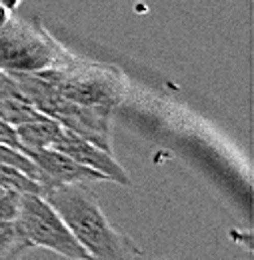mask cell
I'll return each mask as SVG.
<instances>
[{
	"instance_id": "obj_1",
	"label": "cell",
	"mask_w": 254,
	"mask_h": 260,
	"mask_svg": "<svg viewBox=\"0 0 254 260\" xmlns=\"http://www.w3.org/2000/svg\"><path fill=\"white\" fill-rule=\"evenodd\" d=\"M40 196L58 212L90 258L134 260L144 256L128 234L118 232L110 224L94 192L88 188V182L46 186L40 190Z\"/></svg>"
},
{
	"instance_id": "obj_2",
	"label": "cell",
	"mask_w": 254,
	"mask_h": 260,
	"mask_svg": "<svg viewBox=\"0 0 254 260\" xmlns=\"http://www.w3.org/2000/svg\"><path fill=\"white\" fill-rule=\"evenodd\" d=\"M20 92L32 106L44 116L54 118L60 126L100 146L106 152H112V114L110 106H88L62 96L40 72H14L6 70Z\"/></svg>"
},
{
	"instance_id": "obj_3",
	"label": "cell",
	"mask_w": 254,
	"mask_h": 260,
	"mask_svg": "<svg viewBox=\"0 0 254 260\" xmlns=\"http://www.w3.org/2000/svg\"><path fill=\"white\" fill-rule=\"evenodd\" d=\"M36 72H40L62 96L88 106L116 108L128 90L126 74L118 66L90 62L76 56L60 66Z\"/></svg>"
},
{
	"instance_id": "obj_4",
	"label": "cell",
	"mask_w": 254,
	"mask_h": 260,
	"mask_svg": "<svg viewBox=\"0 0 254 260\" xmlns=\"http://www.w3.org/2000/svg\"><path fill=\"white\" fill-rule=\"evenodd\" d=\"M72 54L48 32L40 20L8 18L0 28V68L36 72L70 60Z\"/></svg>"
},
{
	"instance_id": "obj_5",
	"label": "cell",
	"mask_w": 254,
	"mask_h": 260,
	"mask_svg": "<svg viewBox=\"0 0 254 260\" xmlns=\"http://www.w3.org/2000/svg\"><path fill=\"white\" fill-rule=\"evenodd\" d=\"M16 226L30 248H44L58 256L72 260L90 258L82 244L72 236L58 212L36 192H22Z\"/></svg>"
},
{
	"instance_id": "obj_6",
	"label": "cell",
	"mask_w": 254,
	"mask_h": 260,
	"mask_svg": "<svg viewBox=\"0 0 254 260\" xmlns=\"http://www.w3.org/2000/svg\"><path fill=\"white\" fill-rule=\"evenodd\" d=\"M22 152L30 158L38 168L36 182L40 190L54 184H72V182H108V178L92 168L78 164L66 156L64 152L46 146V148H22Z\"/></svg>"
},
{
	"instance_id": "obj_7",
	"label": "cell",
	"mask_w": 254,
	"mask_h": 260,
	"mask_svg": "<svg viewBox=\"0 0 254 260\" xmlns=\"http://www.w3.org/2000/svg\"><path fill=\"white\" fill-rule=\"evenodd\" d=\"M52 148L64 152L66 156H70L72 160H76L78 164H84L88 168H92L96 172L104 174L108 178V182H116L120 186H132L130 174L122 168V164H118V160L112 156V152L102 150L100 146H96L94 142L70 132V130L62 128L60 134L56 136Z\"/></svg>"
},
{
	"instance_id": "obj_8",
	"label": "cell",
	"mask_w": 254,
	"mask_h": 260,
	"mask_svg": "<svg viewBox=\"0 0 254 260\" xmlns=\"http://www.w3.org/2000/svg\"><path fill=\"white\" fill-rule=\"evenodd\" d=\"M44 116L42 112H38L26 96L20 92L18 84L14 82V78L0 68V120L8 122L10 126H18L24 122H30Z\"/></svg>"
},
{
	"instance_id": "obj_9",
	"label": "cell",
	"mask_w": 254,
	"mask_h": 260,
	"mask_svg": "<svg viewBox=\"0 0 254 260\" xmlns=\"http://www.w3.org/2000/svg\"><path fill=\"white\" fill-rule=\"evenodd\" d=\"M14 130H16V136L20 140V150H22V148H46V146H52L56 136L60 134L62 126H60V122H56L50 116H40L36 120L14 126Z\"/></svg>"
},
{
	"instance_id": "obj_10",
	"label": "cell",
	"mask_w": 254,
	"mask_h": 260,
	"mask_svg": "<svg viewBox=\"0 0 254 260\" xmlns=\"http://www.w3.org/2000/svg\"><path fill=\"white\" fill-rule=\"evenodd\" d=\"M30 250L14 220H0V260L20 258Z\"/></svg>"
},
{
	"instance_id": "obj_11",
	"label": "cell",
	"mask_w": 254,
	"mask_h": 260,
	"mask_svg": "<svg viewBox=\"0 0 254 260\" xmlns=\"http://www.w3.org/2000/svg\"><path fill=\"white\" fill-rule=\"evenodd\" d=\"M0 186L2 188H10V190H18V192H36L40 194V184L30 178L28 174H24L22 170L8 166V164H0Z\"/></svg>"
},
{
	"instance_id": "obj_12",
	"label": "cell",
	"mask_w": 254,
	"mask_h": 260,
	"mask_svg": "<svg viewBox=\"0 0 254 260\" xmlns=\"http://www.w3.org/2000/svg\"><path fill=\"white\" fill-rule=\"evenodd\" d=\"M0 164L14 166V168L22 170L24 174H28L34 180L38 178V168H36V164L32 162L22 150H18V148H14V146H10V144H4V142H0Z\"/></svg>"
},
{
	"instance_id": "obj_13",
	"label": "cell",
	"mask_w": 254,
	"mask_h": 260,
	"mask_svg": "<svg viewBox=\"0 0 254 260\" xmlns=\"http://www.w3.org/2000/svg\"><path fill=\"white\" fill-rule=\"evenodd\" d=\"M20 194L18 190L6 188L0 194V220H14L18 214V204H20Z\"/></svg>"
},
{
	"instance_id": "obj_14",
	"label": "cell",
	"mask_w": 254,
	"mask_h": 260,
	"mask_svg": "<svg viewBox=\"0 0 254 260\" xmlns=\"http://www.w3.org/2000/svg\"><path fill=\"white\" fill-rule=\"evenodd\" d=\"M0 142L10 144V146L20 150V140L16 136V130H14V126H10L8 122H4V120H0Z\"/></svg>"
},
{
	"instance_id": "obj_15",
	"label": "cell",
	"mask_w": 254,
	"mask_h": 260,
	"mask_svg": "<svg viewBox=\"0 0 254 260\" xmlns=\"http://www.w3.org/2000/svg\"><path fill=\"white\" fill-rule=\"evenodd\" d=\"M10 14H12V12H10V10L6 8V6H2V4H0V28H2V26H4L6 22H8Z\"/></svg>"
},
{
	"instance_id": "obj_16",
	"label": "cell",
	"mask_w": 254,
	"mask_h": 260,
	"mask_svg": "<svg viewBox=\"0 0 254 260\" xmlns=\"http://www.w3.org/2000/svg\"><path fill=\"white\" fill-rule=\"evenodd\" d=\"M20 2H22V0H0V4H2V6H6L10 12H14V10L20 6Z\"/></svg>"
},
{
	"instance_id": "obj_17",
	"label": "cell",
	"mask_w": 254,
	"mask_h": 260,
	"mask_svg": "<svg viewBox=\"0 0 254 260\" xmlns=\"http://www.w3.org/2000/svg\"><path fill=\"white\" fill-rule=\"evenodd\" d=\"M4 190H6V188H2V186H0V194H2V192H4Z\"/></svg>"
}]
</instances>
